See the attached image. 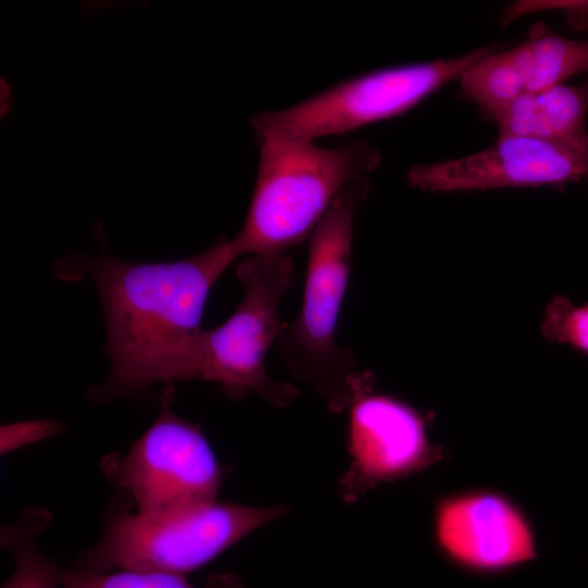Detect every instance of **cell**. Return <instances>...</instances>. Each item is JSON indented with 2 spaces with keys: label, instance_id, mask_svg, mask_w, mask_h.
<instances>
[{
  "label": "cell",
  "instance_id": "1",
  "mask_svg": "<svg viewBox=\"0 0 588 588\" xmlns=\"http://www.w3.org/2000/svg\"><path fill=\"white\" fill-rule=\"evenodd\" d=\"M236 259L231 241L222 237L174 261L131 262L106 253L91 260L88 269L103 308L111 369L90 399L100 403L155 383L183 381L208 295Z\"/></svg>",
  "mask_w": 588,
  "mask_h": 588
},
{
  "label": "cell",
  "instance_id": "2",
  "mask_svg": "<svg viewBox=\"0 0 588 588\" xmlns=\"http://www.w3.org/2000/svg\"><path fill=\"white\" fill-rule=\"evenodd\" d=\"M259 161L254 191L238 233V258L287 250L309 238L335 201L368 181L381 154L362 140L324 147L316 140L255 135Z\"/></svg>",
  "mask_w": 588,
  "mask_h": 588
},
{
  "label": "cell",
  "instance_id": "3",
  "mask_svg": "<svg viewBox=\"0 0 588 588\" xmlns=\"http://www.w3.org/2000/svg\"><path fill=\"white\" fill-rule=\"evenodd\" d=\"M368 191V181L348 188L310 235L301 310L278 340L290 372L333 413L347 411L358 393L375 383L372 372L356 370L354 354L338 341L355 212Z\"/></svg>",
  "mask_w": 588,
  "mask_h": 588
},
{
  "label": "cell",
  "instance_id": "4",
  "mask_svg": "<svg viewBox=\"0 0 588 588\" xmlns=\"http://www.w3.org/2000/svg\"><path fill=\"white\" fill-rule=\"evenodd\" d=\"M294 269L289 253L242 258L235 269L242 302L222 324L200 331L183 381L219 383L231 397L256 393L277 407L297 397L295 385L274 380L265 367L269 348L286 324L280 316V303L293 285Z\"/></svg>",
  "mask_w": 588,
  "mask_h": 588
},
{
  "label": "cell",
  "instance_id": "5",
  "mask_svg": "<svg viewBox=\"0 0 588 588\" xmlns=\"http://www.w3.org/2000/svg\"><path fill=\"white\" fill-rule=\"evenodd\" d=\"M285 511L283 505L253 507L217 501L156 515L117 507L107 518L100 542L78 560L75 568L108 573L118 567L184 575Z\"/></svg>",
  "mask_w": 588,
  "mask_h": 588
},
{
  "label": "cell",
  "instance_id": "6",
  "mask_svg": "<svg viewBox=\"0 0 588 588\" xmlns=\"http://www.w3.org/2000/svg\"><path fill=\"white\" fill-rule=\"evenodd\" d=\"M492 47L461 57L391 66L339 82L292 107L249 119L254 134L318 140L391 119L416 107Z\"/></svg>",
  "mask_w": 588,
  "mask_h": 588
},
{
  "label": "cell",
  "instance_id": "7",
  "mask_svg": "<svg viewBox=\"0 0 588 588\" xmlns=\"http://www.w3.org/2000/svg\"><path fill=\"white\" fill-rule=\"evenodd\" d=\"M162 409L125 455L101 461L106 476L133 499L144 515L163 514L216 501L222 471L200 427Z\"/></svg>",
  "mask_w": 588,
  "mask_h": 588
},
{
  "label": "cell",
  "instance_id": "8",
  "mask_svg": "<svg viewBox=\"0 0 588 588\" xmlns=\"http://www.w3.org/2000/svg\"><path fill=\"white\" fill-rule=\"evenodd\" d=\"M588 151L549 140L499 136L489 148L458 159L415 164L409 185L426 192L558 185L586 179Z\"/></svg>",
  "mask_w": 588,
  "mask_h": 588
},
{
  "label": "cell",
  "instance_id": "9",
  "mask_svg": "<svg viewBox=\"0 0 588 588\" xmlns=\"http://www.w3.org/2000/svg\"><path fill=\"white\" fill-rule=\"evenodd\" d=\"M351 464L338 485L339 495L355 502L372 486L408 475L431 457L426 421L412 406L367 387L348 407Z\"/></svg>",
  "mask_w": 588,
  "mask_h": 588
},
{
  "label": "cell",
  "instance_id": "10",
  "mask_svg": "<svg viewBox=\"0 0 588 588\" xmlns=\"http://www.w3.org/2000/svg\"><path fill=\"white\" fill-rule=\"evenodd\" d=\"M437 542L455 563L498 572L536 556L530 526L519 510L494 492H470L443 500L434 517Z\"/></svg>",
  "mask_w": 588,
  "mask_h": 588
},
{
  "label": "cell",
  "instance_id": "11",
  "mask_svg": "<svg viewBox=\"0 0 588 588\" xmlns=\"http://www.w3.org/2000/svg\"><path fill=\"white\" fill-rule=\"evenodd\" d=\"M588 81L524 93L495 121L499 136L529 137L588 151Z\"/></svg>",
  "mask_w": 588,
  "mask_h": 588
},
{
  "label": "cell",
  "instance_id": "12",
  "mask_svg": "<svg viewBox=\"0 0 588 588\" xmlns=\"http://www.w3.org/2000/svg\"><path fill=\"white\" fill-rule=\"evenodd\" d=\"M531 71V52L527 40L505 51L491 50L457 78L460 96L495 123L527 91Z\"/></svg>",
  "mask_w": 588,
  "mask_h": 588
},
{
  "label": "cell",
  "instance_id": "13",
  "mask_svg": "<svg viewBox=\"0 0 588 588\" xmlns=\"http://www.w3.org/2000/svg\"><path fill=\"white\" fill-rule=\"evenodd\" d=\"M49 523V514L40 509L29 510L13 527L1 532V546L9 550L15 567L1 588H62V571L34 543Z\"/></svg>",
  "mask_w": 588,
  "mask_h": 588
},
{
  "label": "cell",
  "instance_id": "14",
  "mask_svg": "<svg viewBox=\"0 0 588 588\" xmlns=\"http://www.w3.org/2000/svg\"><path fill=\"white\" fill-rule=\"evenodd\" d=\"M526 40L532 62L527 91L537 93L588 72V40L560 36L543 23L532 25Z\"/></svg>",
  "mask_w": 588,
  "mask_h": 588
},
{
  "label": "cell",
  "instance_id": "15",
  "mask_svg": "<svg viewBox=\"0 0 588 588\" xmlns=\"http://www.w3.org/2000/svg\"><path fill=\"white\" fill-rule=\"evenodd\" d=\"M62 588H198L184 575L122 569L117 573H90L76 568L62 571ZM201 588H244L234 574H216Z\"/></svg>",
  "mask_w": 588,
  "mask_h": 588
},
{
  "label": "cell",
  "instance_id": "16",
  "mask_svg": "<svg viewBox=\"0 0 588 588\" xmlns=\"http://www.w3.org/2000/svg\"><path fill=\"white\" fill-rule=\"evenodd\" d=\"M541 331L548 340L588 355V303L555 296L544 310Z\"/></svg>",
  "mask_w": 588,
  "mask_h": 588
},
{
  "label": "cell",
  "instance_id": "17",
  "mask_svg": "<svg viewBox=\"0 0 588 588\" xmlns=\"http://www.w3.org/2000/svg\"><path fill=\"white\" fill-rule=\"evenodd\" d=\"M65 426L52 419H32L2 425L0 428V453L8 454L16 449L60 434Z\"/></svg>",
  "mask_w": 588,
  "mask_h": 588
},
{
  "label": "cell",
  "instance_id": "18",
  "mask_svg": "<svg viewBox=\"0 0 588 588\" xmlns=\"http://www.w3.org/2000/svg\"><path fill=\"white\" fill-rule=\"evenodd\" d=\"M586 179H588V163H587V173H586Z\"/></svg>",
  "mask_w": 588,
  "mask_h": 588
}]
</instances>
